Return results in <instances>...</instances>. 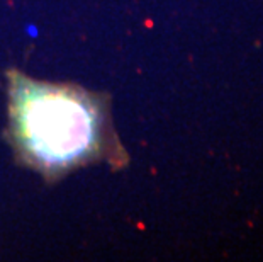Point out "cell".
<instances>
[{
	"instance_id": "6da1fadb",
	"label": "cell",
	"mask_w": 263,
	"mask_h": 262,
	"mask_svg": "<svg viewBox=\"0 0 263 262\" xmlns=\"http://www.w3.org/2000/svg\"><path fill=\"white\" fill-rule=\"evenodd\" d=\"M7 79V138L15 162L56 182L78 169L128 165L114 129L111 97L76 84L32 79L15 68Z\"/></svg>"
}]
</instances>
